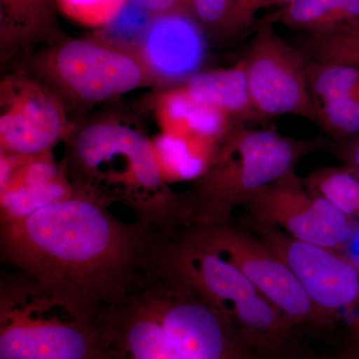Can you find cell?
I'll use <instances>...</instances> for the list:
<instances>
[{"label":"cell","mask_w":359,"mask_h":359,"mask_svg":"<svg viewBox=\"0 0 359 359\" xmlns=\"http://www.w3.org/2000/svg\"><path fill=\"white\" fill-rule=\"evenodd\" d=\"M76 192L27 218L1 222L2 256L40 289L90 318L122 306L147 261L148 224L116 219Z\"/></svg>","instance_id":"6da1fadb"},{"label":"cell","mask_w":359,"mask_h":359,"mask_svg":"<svg viewBox=\"0 0 359 359\" xmlns=\"http://www.w3.org/2000/svg\"><path fill=\"white\" fill-rule=\"evenodd\" d=\"M70 135L65 163L77 192L105 205L125 203L148 224L182 218V200L168 188L153 142L140 130L107 118Z\"/></svg>","instance_id":"7a4b0ae2"},{"label":"cell","mask_w":359,"mask_h":359,"mask_svg":"<svg viewBox=\"0 0 359 359\" xmlns=\"http://www.w3.org/2000/svg\"><path fill=\"white\" fill-rule=\"evenodd\" d=\"M150 259L228 318L245 341L264 358H275L290 346L294 325L240 269L188 233L166 244L151 245Z\"/></svg>","instance_id":"3957f363"},{"label":"cell","mask_w":359,"mask_h":359,"mask_svg":"<svg viewBox=\"0 0 359 359\" xmlns=\"http://www.w3.org/2000/svg\"><path fill=\"white\" fill-rule=\"evenodd\" d=\"M323 143L321 138L299 141L275 130L250 129L236 123L195 190L182 200L184 218L196 224L226 223L233 208L294 173L297 163Z\"/></svg>","instance_id":"277c9868"},{"label":"cell","mask_w":359,"mask_h":359,"mask_svg":"<svg viewBox=\"0 0 359 359\" xmlns=\"http://www.w3.org/2000/svg\"><path fill=\"white\" fill-rule=\"evenodd\" d=\"M97 320L21 275L2 283L0 359H97Z\"/></svg>","instance_id":"5b68a950"},{"label":"cell","mask_w":359,"mask_h":359,"mask_svg":"<svg viewBox=\"0 0 359 359\" xmlns=\"http://www.w3.org/2000/svg\"><path fill=\"white\" fill-rule=\"evenodd\" d=\"M139 294L157 314L181 359H266L228 318L171 276L153 271Z\"/></svg>","instance_id":"8992f818"},{"label":"cell","mask_w":359,"mask_h":359,"mask_svg":"<svg viewBox=\"0 0 359 359\" xmlns=\"http://www.w3.org/2000/svg\"><path fill=\"white\" fill-rule=\"evenodd\" d=\"M39 73L62 100L105 102L149 84L138 59L91 39L66 40L40 58Z\"/></svg>","instance_id":"52a82bcc"},{"label":"cell","mask_w":359,"mask_h":359,"mask_svg":"<svg viewBox=\"0 0 359 359\" xmlns=\"http://www.w3.org/2000/svg\"><path fill=\"white\" fill-rule=\"evenodd\" d=\"M242 61L259 118L294 115L320 124L306 77L308 59L276 33L268 18L259 22Z\"/></svg>","instance_id":"ba28073f"},{"label":"cell","mask_w":359,"mask_h":359,"mask_svg":"<svg viewBox=\"0 0 359 359\" xmlns=\"http://www.w3.org/2000/svg\"><path fill=\"white\" fill-rule=\"evenodd\" d=\"M187 233L240 269L292 325L323 323L289 266L261 241L226 223L196 224Z\"/></svg>","instance_id":"9c48e42d"},{"label":"cell","mask_w":359,"mask_h":359,"mask_svg":"<svg viewBox=\"0 0 359 359\" xmlns=\"http://www.w3.org/2000/svg\"><path fill=\"white\" fill-rule=\"evenodd\" d=\"M245 205L252 219L273 224L297 240L328 249L341 252L359 235L358 219L320 194L304 188L294 172L264 187Z\"/></svg>","instance_id":"30bf717a"},{"label":"cell","mask_w":359,"mask_h":359,"mask_svg":"<svg viewBox=\"0 0 359 359\" xmlns=\"http://www.w3.org/2000/svg\"><path fill=\"white\" fill-rule=\"evenodd\" d=\"M257 237L289 266L320 313L321 321L354 309L359 301V266L340 250L302 242L273 224L252 219Z\"/></svg>","instance_id":"8fae6325"},{"label":"cell","mask_w":359,"mask_h":359,"mask_svg":"<svg viewBox=\"0 0 359 359\" xmlns=\"http://www.w3.org/2000/svg\"><path fill=\"white\" fill-rule=\"evenodd\" d=\"M0 150L8 154L50 153L70 135L65 103L49 87L23 75L0 85Z\"/></svg>","instance_id":"7c38bea8"},{"label":"cell","mask_w":359,"mask_h":359,"mask_svg":"<svg viewBox=\"0 0 359 359\" xmlns=\"http://www.w3.org/2000/svg\"><path fill=\"white\" fill-rule=\"evenodd\" d=\"M204 32L191 13L153 16L135 55L149 84L179 86L199 72L205 57Z\"/></svg>","instance_id":"4fadbf2b"},{"label":"cell","mask_w":359,"mask_h":359,"mask_svg":"<svg viewBox=\"0 0 359 359\" xmlns=\"http://www.w3.org/2000/svg\"><path fill=\"white\" fill-rule=\"evenodd\" d=\"M97 359H181L157 314L131 292L122 306L98 318Z\"/></svg>","instance_id":"5bb4252c"},{"label":"cell","mask_w":359,"mask_h":359,"mask_svg":"<svg viewBox=\"0 0 359 359\" xmlns=\"http://www.w3.org/2000/svg\"><path fill=\"white\" fill-rule=\"evenodd\" d=\"M157 95L156 117L165 133L219 145L238 123L223 111L198 102L180 85L163 89Z\"/></svg>","instance_id":"9a60e30c"},{"label":"cell","mask_w":359,"mask_h":359,"mask_svg":"<svg viewBox=\"0 0 359 359\" xmlns=\"http://www.w3.org/2000/svg\"><path fill=\"white\" fill-rule=\"evenodd\" d=\"M56 0H0L2 58L59 36Z\"/></svg>","instance_id":"2e32d148"},{"label":"cell","mask_w":359,"mask_h":359,"mask_svg":"<svg viewBox=\"0 0 359 359\" xmlns=\"http://www.w3.org/2000/svg\"><path fill=\"white\" fill-rule=\"evenodd\" d=\"M180 86L198 102L223 111L235 121L259 118L250 99L243 61L226 69L201 70Z\"/></svg>","instance_id":"e0dca14e"},{"label":"cell","mask_w":359,"mask_h":359,"mask_svg":"<svg viewBox=\"0 0 359 359\" xmlns=\"http://www.w3.org/2000/svg\"><path fill=\"white\" fill-rule=\"evenodd\" d=\"M152 142L161 173L167 183L200 179L211 166L221 145L165 132Z\"/></svg>","instance_id":"ac0fdd59"},{"label":"cell","mask_w":359,"mask_h":359,"mask_svg":"<svg viewBox=\"0 0 359 359\" xmlns=\"http://www.w3.org/2000/svg\"><path fill=\"white\" fill-rule=\"evenodd\" d=\"M76 192V189L68 180L65 166V171L53 181L39 185L21 187L0 194L1 222L20 221L27 218L48 205L72 197Z\"/></svg>","instance_id":"d6986e66"},{"label":"cell","mask_w":359,"mask_h":359,"mask_svg":"<svg viewBox=\"0 0 359 359\" xmlns=\"http://www.w3.org/2000/svg\"><path fill=\"white\" fill-rule=\"evenodd\" d=\"M299 49L306 59L359 68V20L325 32H306Z\"/></svg>","instance_id":"ffe728a7"},{"label":"cell","mask_w":359,"mask_h":359,"mask_svg":"<svg viewBox=\"0 0 359 359\" xmlns=\"http://www.w3.org/2000/svg\"><path fill=\"white\" fill-rule=\"evenodd\" d=\"M306 77L314 104L339 100L359 102V68L308 59Z\"/></svg>","instance_id":"44dd1931"},{"label":"cell","mask_w":359,"mask_h":359,"mask_svg":"<svg viewBox=\"0 0 359 359\" xmlns=\"http://www.w3.org/2000/svg\"><path fill=\"white\" fill-rule=\"evenodd\" d=\"M152 18L143 9L128 1L114 20L98 28L89 39L135 57Z\"/></svg>","instance_id":"7402d4cb"},{"label":"cell","mask_w":359,"mask_h":359,"mask_svg":"<svg viewBox=\"0 0 359 359\" xmlns=\"http://www.w3.org/2000/svg\"><path fill=\"white\" fill-rule=\"evenodd\" d=\"M346 0H299L266 16L273 25L313 32Z\"/></svg>","instance_id":"603a6c76"},{"label":"cell","mask_w":359,"mask_h":359,"mask_svg":"<svg viewBox=\"0 0 359 359\" xmlns=\"http://www.w3.org/2000/svg\"><path fill=\"white\" fill-rule=\"evenodd\" d=\"M318 112V126L337 141L359 135V102L339 100L314 104Z\"/></svg>","instance_id":"cb8c5ba5"},{"label":"cell","mask_w":359,"mask_h":359,"mask_svg":"<svg viewBox=\"0 0 359 359\" xmlns=\"http://www.w3.org/2000/svg\"><path fill=\"white\" fill-rule=\"evenodd\" d=\"M58 8L81 25L100 28L111 22L129 0H56Z\"/></svg>","instance_id":"d4e9b609"},{"label":"cell","mask_w":359,"mask_h":359,"mask_svg":"<svg viewBox=\"0 0 359 359\" xmlns=\"http://www.w3.org/2000/svg\"><path fill=\"white\" fill-rule=\"evenodd\" d=\"M237 0H191L194 18L205 32L224 33Z\"/></svg>","instance_id":"484cf974"},{"label":"cell","mask_w":359,"mask_h":359,"mask_svg":"<svg viewBox=\"0 0 359 359\" xmlns=\"http://www.w3.org/2000/svg\"><path fill=\"white\" fill-rule=\"evenodd\" d=\"M266 1V0H237L224 33L236 34L247 29L254 21L257 11L264 8Z\"/></svg>","instance_id":"4316f807"},{"label":"cell","mask_w":359,"mask_h":359,"mask_svg":"<svg viewBox=\"0 0 359 359\" xmlns=\"http://www.w3.org/2000/svg\"><path fill=\"white\" fill-rule=\"evenodd\" d=\"M151 16L171 13H191V0H129Z\"/></svg>","instance_id":"83f0119b"},{"label":"cell","mask_w":359,"mask_h":359,"mask_svg":"<svg viewBox=\"0 0 359 359\" xmlns=\"http://www.w3.org/2000/svg\"><path fill=\"white\" fill-rule=\"evenodd\" d=\"M337 151L342 160L359 172V135L337 141Z\"/></svg>","instance_id":"f1b7e54d"},{"label":"cell","mask_w":359,"mask_h":359,"mask_svg":"<svg viewBox=\"0 0 359 359\" xmlns=\"http://www.w3.org/2000/svg\"><path fill=\"white\" fill-rule=\"evenodd\" d=\"M340 359H359V314L349 318L347 344Z\"/></svg>","instance_id":"f546056e"},{"label":"cell","mask_w":359,"mask_h":359,"mask_svg":"<svg viewBox=\"0 0 359 359\" xmlns=\"http://www.w3.org/2000/svg\"><path fill=\"white\" fill-rule=\"evenodd\" d=\"M271 359H321L316 356L309 355V354H302L292 351V346H287L285 351Z\"/></svg>","instance_id":"4dcf8cb0"},{"label":"cell","mask_w":359,"mask_h":359,"mask_svg":"<svg viewBox=\"0 0 359 359\" xmlns=\"http://www.w3.org/2000/svg\"><path fill=\"white\" fill-rule=\"evenodd\" d=\"M295 1H299V0H266V4H264V8L271 6L282 7Z\"/></svg>","instance_id":"1f68e13d"},{"label":"cell","mask_w":359,"mask_h":359,"mask_svg":"<svg viewBox=\"0 0 359 359\" xmlns=\"http://www.w3.org/2000/svg\"><path fill=\"white\" fill-rule=\"evenodd\" d=\"M358 308H359V301H358V304H356L355 308H354V309H358Z\"/></svg>","instance_id":"d6a6232c"}]
</instances>
